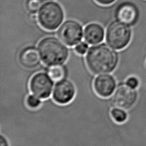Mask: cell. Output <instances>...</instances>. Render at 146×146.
<instances>
[{"instance_id":"5bb4252c","label":"cell","mask_w":146,"mask_h":146,"mask_svg":"<svg viewBox=\"0 0 146 146\" xmlns=\"http://www.w3.org/2000/svg\"><path fill=\"white\" fill-rule=\"evenodd\" d=\"M111 115L115 121L118 123L124 122L127 119V115L123 109L115 107L112 109Z\"/></svg>"},{"instance_id":"2e32d148","label":"cell","mask_w":146,"mask_h":146,"mask_svg":"<svg viewBox=\"0 0 146 146\" xmlns=\"http://www.w3.org/2000/svg\"><path fill=\"white\" fill-rule=\"evenodd\" d=\"M26 102L27 106L31 109L37 108L40 106L41 104V100L40 98L34 95V94L29 95L26 98Z\"/></svg>"},{"instance_id":"8fae6325","label":"cell","mask_w":146,"mask_h":146,"mask_svg":"<svg viewBox=\"0 0 146 146\" xmlns=\"http://www.w3.org/2000/svg\"><path fill=\"white\" fill-rule=\"evenodd\" d=\"M40 59L38 50L32 46L23 48L18 56V60L21 66L29 69L34 68L38 66Z\"/></svg>"},{"instance_id":"5b68a950","label":"cell","mask_w":146,"mask_h":146,"mask_svg":"<svg viewBox=\"0 0 146 146\" xmlns=\"http://www.w3.org/2000/svg\"><path fill=\"white\" fill-rule=\"evenodd\" d=\"M57 34L64 43L73 46L80 42L83 35V27L76 21L67 20L60 26Z\"/></svg>"},{"instance_id":"4fadbf2b","label":"cell","mask_w":146,"mask_h":146,"mask_svg":"<svg viewBox=\"0 0 146 146\" xmlns=\"http://www.w3.org/2000/svg\"><path fill=\"white\" fill-rule=\"evenodd\" d=\"M47 72L54 81H59L64 79L66 75V69L62 64L54 65L50 66Z\"/></svg>"},{"instance_id":"8992f818","label":"cell","mask_w":146,"mask_h":146,"mask_svg":"<svg viewBox=\"0 0 146 146\" xmlns=\"http://www.w3.org/2000/svg\"><path fill=\"white\" fill-rule=\"evenodd\" d=\"M53 81L48 74L44 72H37L30 80V90L33 94L40 99H47L51 94Z\"/></svg>"},{"instance_id":"3957f363","label":"cell","mask_w":146,"mask_h":146,"mask_svg":"<svg viewBox=\"0 0 146 146\" xmlns=\"http://www.w3.org/2000/svg\"><path fill=\"white\" fill-rule=\"evenodd\" d=\"M62 6L56 2L50 1L42 5L38 12L37 18L40 26L48 31L58 28L64 19Z\"/></svg>"},{"instance_id":"44dd1931","label":"cell","mask_w":146,"mask_h":146,"mask_svg":"<svg viewBox=\"0 0 146 146\" xmlns=\"http://www.w3.org/2000/svg\"><path fill=\"white\" fill-rule=\"evenodd\" d=\"M42 2H50V1H52L53 0H42Z\"/></svg>"},{"instance_id":"d6986e66","label":"cell","mask_w":146,"mask_h":146,"mask_svg":"<svg viewBox=\"0 0 146 146\" xmlns=\"http://www.w3.org/2000/svg\"><path fill=\"white\" fill-rule=\"evenodd\" d=\"M98 3L102 5H109L113 2H114L116 0H95Z\"/></svg>"},{"instance_id":"7c38bea8","label":"cell","mask_w":146,"mask_h":146,"mask_svg":"<svg viewBox=\"0 0 146 146\" xmlns=\"http://www.w3.org/2000/svg\"><path fill=\"white\" fill-rule=\"evenodd\" d=\"M104 37V29L99 24L91 23L86 26L84 30V38L87 43L90 44H97L103 41Z\"/></svg>"},{"instance_id":"277c9868","label":"cell","mask_w":146,"mask_h":146,"mask_svg":"<svg viewBox=\"0 0 146 146\" xmlns=\"http://www.w3.org/2000/svg\"><path fill=\"white\" fill-rule=\"evenodd\" d=\"M131 30L128 26L118 21L111 22L107 28L106 40L115 50H121L129 43Z\"/></svg>"},{"instance_id":"30bf717a","label":"cell","mask_w":146,"mask_h":146,"mask_svg":"<svg viewBox=\"0 0 146 146\" xmlns=\"http://www.w3.org/2000/svg\"><path fill=\"white\" fill-rule=\"evenodd\" d=\"M115 16L117 21L127 25H132L137 19L136 7L130 3H122L115 10Z\"/></svg>"},{"instance_id":"6da1fadb","label":"cell","mask_w":146,"mask_h":146,"mask_svg":"<svg viewBox=\"0 0 146 146\" xmlns=\"http://www.w3.org/2000/svg\"><path fill=\"white\" fill-rule=\"evenodd\" d=\"M86 64L92 73L104 74L112 72L118 63L117 53L105 43L91 46L86 56Z\"/></svg>"},{"instance_id":"7a4b0ae2","label":"cell","mask_w":146,"mask_h":146,"mask_svg":"<svg viewBox=\"0 0 146 146\" xmlns=\"http://www.w3.org/2000/svg\"><path fill=\"white\" fill-rule=\"evenodd\" d=\"M65 44L60 39L54 36L43 38L38 44L42 61L49 66L65 63L69 56L68 49Z\"/></svg>"},{"instance_id":"52a82bcc","label":"cell","mask_w":146,"mask_h":146,"mask_svg":"<svg viewBox=\"0 0 146 146\" xmlns=\"http://www.w3.org/2000/svg\"><path fill=\"white\" fill-rule=\"evenodd\" d=\"M136 98L137 94L135 88L127 83H121L117 86L113 92L112 102L116 107L126 110L133 105Z\"/></svg>"},{"instance_id":"9c48e42d","label":"cell","mask_w":146,"mask_h":146,"mask_svg":"<svg viewBox=\"0 0 146 146\" xmlns=\"http://www.w3.org/2000/svg\"><path fill=\"white\" fill-rule=\"evenodd\" d=\"M94 88L95 92L102 98L110 96L115 91L116 80L110 74H100L94 81Z\"/></svg>"},{"instance_id":"ffe728a7","label":"cell","mask_w":146,"mask_h":146,"mask_svg":"<svg viewBox=\"0 0 146 146\" xmlns=\"http://www.w3.org/2000/svg\"><path fill=\"white\" fill-rule=\"evenodd\" d=\"M0 145L1 146H9L8 140L6 137L2 135H1L0 136Z\"/></svg>"},{"instance_id":"ba28073f","label":"cell","mask_w":146,"mask_h":146,"mask_svg":"<svg viewBox=\"0 0 146 146\" xmlns=\"http://www.w3.org/2000/svg\"><path fill=\"white\" fill-rule=\"evenodd\" d=\"M76 93L74 84L70 80L63 79L55 85L52 92V99L58 104H66L74 99Z\"/></svg>"},{"instance_id":"e0dca14e","label":"cell","mask_w":146,"mask_h":146,"mask_svg":"<svg viewBox=\"0 0 146 146\" xmlns=\"http://www.w3.org/2000/svg\"><path fill=\"white\" fill-rule=\"evenodd\" d=\"M74 50L77 54L84 55L88 50V45L86 42H80L75 46Z\"/></svg>"},{"instance_id":"ac0fdd59","label":"cell","mask_w":146,"mask_h":146,"mask_svg":"<svg viewBox=\"0 0 146 146\" xmlns=\"http://www.w3.org/2000/svg\"><path fill=\"white\" fill-rule=\"evenodd\" d=\"M126 83L133 88H135L138 86L139 82L137 78L135 77H129L127 80Z\"/></svg>"},{"instance_id":"9a60e30c","label":"cell","mask_w":146,"mask_h":146,"mask_svg":"<svg viewBox=\"0 0 146 146\" xmlns=\"http://www.w3.org/2000/svg\"><path fill=\"white\" fill-rule=\"evenodd\" d=\"M42 0H26L25 3L26 8L31 13L38 12L42 6Z\"/></svg>"}]
</instances>
